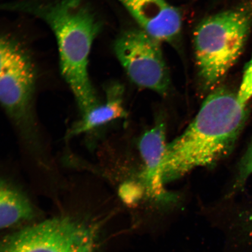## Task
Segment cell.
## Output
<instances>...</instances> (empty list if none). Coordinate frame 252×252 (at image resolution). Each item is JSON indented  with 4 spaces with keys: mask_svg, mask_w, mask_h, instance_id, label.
<instances>
[{
    "mask_svg": "<svg viewBox=\"0 0 252 252\" xmlns=\"http://www.w3.org/2000/svg\"><path fill=\"white\" fill-rule=\"evenodd\" d=\"M237 94L239 101L245 105L252 97V56L245 68Z\"/></svg>",
    "mask_w": 252,
    "mask_h": 252,
    "instance_id": "cell-14",
    "label": "cell"
},
{
    "mask_svg": "<svg viewBox=\"0 0 252 252\" xmlns=\"http://www.w3.org/2000/svg\"><path fill=\"white\" fill-rule=\"evenodd\" d=\"M35 81L34 65L27 53L0 76V105L28 150L45 166L46 158L33 106Z\"/></svg>",
    "mask_w": 252,
    "mask_h": 252,
    "instance_id": "cell-5",
    "label": "cell"
},
{
    "mask_svg": "<svg viewBox=\"0 0 252 252\" xmlns=\"http://www.w3.org/2000/svg\"><path fill=\"white\" fill-rule=\"evenodd\" d=\"M27 53L13 37L0 36V76Z\"/></svg>",
    "mask_w": 252,
    "mask_h": 252,
    "instance_id": "cell-12",
    "label": "cell"
},
{
    "mask_svg": "<svg viewBox=\"0 0 252 252\" xmlns=\"http://www.w3.org/2000/svg\"><path fill=\"white\" fill-rule=\"evenodd\" d=\"M35 216L33 204L23 190L0 178V230L29 221Z\"/></svg>",
    "mask_w": 252,
    "mask_h": 252,
    "instance_id": "cell-10",
    "label": "cell"
},
{
    "mask_svg": "<svg viewBox=\"0 0 252 252\" xmlns=\"http://www.w3.org/2000/svg\"><path fill=\"white\" fill-rule=\"evenodd\" d=\"M222 230L225 252H252V205L230 217Z\"/></svg>",
    "mask_w": 252,
    "mask_h": 252,
    "instance_id": "cell-11",
    "label": "cell"
},
{
    "mask_svg": "<svg viewBox=\"0 0 252 252\" xmlns=\"http://www.w3.org/2000/svg\"><path fill=\"white\" fill-rule=\"evenodd\" d=\"M114 50L134 84L162 96L168 94L171 79L159 41L143 30L134 28L120 34Z\"/></svg>",
    "mask_w": 252,
    "mask_h": 252,
    "instance_id": "cell-6",
    "label": "cell"
},
{
    "mask_svg": "<svg viewBox=\"0 0 252 252\" xmlns=\"http://www.w3.org/2000/svg\"><path fill=\"white\" fill-rule=\"evenodd\" d=\"M123 94L124 88L121 85H112L107 90L106 102L98 104L82 115L80 121L75 122L68 130L67 137L70 138L77 136L105 125L116 119L126 117Z\"/></svg>",
    "mask_w": 252,
    "mask_h": 252,
    "instance_id": "cell-9",
    "label": "cell"
},
{
    "mask_svg": "<svg viewBox=\"0 0 252 252\" xmlns=\"http://www.w3.org/2000/svg\"><path fill=\"white\" fill-rule=\"evenodd\" d=\"M252 28V0L210 16L194 32L198 78L205 91L218 87L240 57Z\"/></svg>",
    "mask_w": 252,
    "mask_h": 252,
    "instance_id": "cell-3",
    "label": "cell"
},
{
    "mask_svg": "<svg viewBox=\"0 0 252 252\" xmlns=\"http://www.w3.org/2000/svg\"><path fill=\"white\" fill-rule=\"evenodd\" d=\"M5 9L32 14L49 25L58 43L62 76L73 93L81 114L98 105L88 73V63L91 47L102 24L84 0L19 2L5 5Z\"/></svg>",
    "mask_w": 252,
    "mask_h": 252,
    "instance_id": "cell-2",
    "label": "cell"
},
{
    "mask_svg": "<svg viewBox=\"0 0 252 252\" xmlns=\"http://www.w3.org/2000/svg\"><path fill=\"white\" fill-rule=\"evenodd\" d=\"M166 146L165 125L163 122L159 121L143 134L138 144L144 163L145 187L148 193L158 199L164 200L170 197L165 190L162 179Z\"/></svg>",
    "mask_w": 252,
    "mask_h": 252,
    "instance_id": "cell-8",
    "label": "cell"
},
{
    "mask_svg": "<svg viewBox=\"0 0 252 252\" xmlns=\"http://www.w3.org/2000/svg\"><path fill=\"white\" fill-rule=\"evenodd\" d=\"M247 106L239 101L237 94L224 87L211 91L187 130L167 145L163 184L228 156L247 122Z\"/></svg>",
    "mask_w": 252,
    "mask_h": 252,
    "instance_id": "cell-1",
    "label": "cell"
},
{
    "mask_svg": "<svg viewBox=\"0 0 252 252\" xmlns=\"http://www.w3.org/2000/svg\"><path fill=\"white\" fill-rule=\"evenodd\" d=\"M252 174V141L250 147L241 160L238 166L237 176L234 188L239 189L243 187L248 179Z\"/></svg>",
    "mask_w": 252,
    "mask_h": 252,
    "instance_id": "cell-13",
    "label": "cell"
},
{
    "mask_svg": "<svg viewBox=\"0 0 252 252\" xmlns=\"http://www.w3.org/2000/svg\"><path fill=\"white\" fill-rule=\"evenodd\" d=\"M96 229L76 217L43 220L0 240V252H97Z\"/></svg>",
    "mask_w": 252,
    "mask_h": 252,
    "instance_id": "cell-4",
    "label": "cell"
},
{
    "mask_svg": "<svg viewBox=\"0 0 252 252\" xmlns=\"http://www.w3.org/2000/svg\"><path fill=\"white\" fill-rule=\"evenodd\" d=\"M141 30L160 42L174 43L182 30V16L166 0H118Z\"/></svg>",
    "mask_w": 252,
    "mask_h": 252,
    "instance_id": "cell-7",
    "label": "cell"
}]
</instances>
